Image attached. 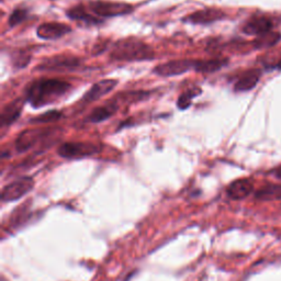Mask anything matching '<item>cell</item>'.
Wrapping results in <instances>:
<instances>
[{
  "label": "cell",
  "mask_w": 281,
  "mask_h": 281,
  "mask_svg": "<svg viewBox=\"0 0 281 281\" xmlns=\"http://www.w3.org/2000/svg\"><path fill=\"white\" fill-rule=\"evenodd\" d=\"M71 88L67 82L56 78H42L33 82L27 88V101L34 108L55 102Z\"/></svg>",
  "instance_id": "cell-1"
},
{
  "label": "cell",
  "mask_w": 281,
  "mask_h": 281,
  "mask_svg": "<svg viewBox=\"0 0 281 281\" xmlns=\"http://www.w3.org/2000/svg\"><path fill=\"white\" fill-rule=\"evenodd\" d=\"M110 57L116 61L140 62L154 59V51L141 40L124 39L113 44Z\"/></svg>",
  "instance_id": "cell-2"
},
{
  "label": "cell",
  "mask_w": 281,
  "mask_h": 281,
  "mask_svg": "<svg viewBox=\"0 0 281 281\" xmlns=\"http://www.w3.org/2000/svg\"><path fill=\"white\" fill-rule=\"evenodd\" d=\"M101 151V146L88 142H66L57 148L60 156L67 159L84 158Z\"/></svg>",
  "instance_id": "cell-3"
},
{
  "label": "cell",
  "mask_w": 281,
  "mask_h": 281,
  "mask_svg": "<svg viewBox=\"0 0 281 281\" xmlns=\"http://www.w3.org/2000/svg\"><path fill=\"white\" fill-rule=\"evenodd\" d=\"M89 8L93 14L99 17H106V18L128 15L132 13L134 9L129 4L106 2V0H96V2H91L89 4Z\"/></svg>",
  "instance_id": "cell-4"
},
{
  "label": "cell",
  "mask_w": 281,
  "mask_h": 281,
  "mask_svg": "<svg viewBox=\"0 0 281 281\" xmlns=\"http://www.w3.org/2000/svg\"><path fill=\"white\" fill-rule=\"evenodd\" d=\"M82 66V61L74 56H54L47 59L39 65L38 71L66 72L75 71Z\"/></svg>",
  "instance_id": "cell-5"
},
{
  "label": "cell",
  "mask_w": 281,
  "mask_h": 281,
  "mask_svg": "<svg viewBox=\"0 0 281 281\" xmlns=\"http://www.w3.org/2000/svg\"><path fill=\"white\" fill-rule=\"evenodd\" d=\"M33 186L34 181L31 177H22V178L17 179L3 189L2 201L9 202L18 200L30 191Z\"/></svg>",
  "instance_id": "cell-6"
},
{
  "label": "cell",
  "mask_w": 281,
  "mask_h": 281,
  "mask_svg": "<svg viewBox=\"0 0 281 281\" xmlns=\"http://www.w3.org/2000/svg\"><path fill=\"white\" fill-rule=\"evenodd\" d=\"M196 66V61L193 60H176L169 61L164 64L156 66L153 72L158 76L163 77H171V76H179L181 74H185L189 71L194 70Z\"/></svg>",
  "instance_id": "cell-7"
},
{
  "label": "cell",
  "mask_w": 281,
  "mask_h": 281,
  "mask_svg": "<svg viewBox=\"0 0 281 281\" xmlns=\"http://www.w3.org/2000/svg\"><path fill=\"white\" fill-rule=\"evenodd\" d=\"M51 130L45 129H29L18 135L16 141V148L19 153H24L30 150L39 141L44 139V136L49 134Z\"/></svg>",
  "instance_id": "cell-8"
},
{
  "label": "cell",
  "mask_w": 281,
  "mask_h": 281,
  "mask_svg": "<svg viewBox=\"0 0 281 281\" xmlns=\"http://www.w3.org/2000/svg\"><path fill=\"white\" fill-rule=\"evenodd\" d=\"M72 31V28L60 22H47L39 26L37 34L40 39L43 40H56L66 36Z\"/></svg>",
  "instance_id": "cell-9"
},
{
  "label": "cell",
  "mask_w": 281,
  "mask_h": 281,
  "mask_svg": "<svg viewBox=\"0 0 281 281\" xmlns=\"http://www.w3.org/2000/svg\"><path fill=\"white\" fill-rule=\"evenodd\" d=\"M118 84L117 80L114 79H103L100 80V82L96 83L95 85H93L87 93L85 94V96L83 97L82 102L83 103H91L94 101H97L98 99L102 98L103 96H106L107 94L110 93V91L116 87Z\"/></svg>",
  "instance_id": "cell-10"
},
{
  "label": "cell",
  "mask_w": 281,
  "mask_h": 281,
  "mask_svg": "<svg viewBox=\"0 0 281 281\" xmlns=\"http://www.w3.org/2000/svg\"><path fill=\"white\" fill-rule=\"evenodd\" d=\"M225 17L224 13L219 9L214 8H208L203 10H199L189 15L186 18H183V21L191 22L194 25H206V24H212V22L221 20Z\"/></svg>",
  "instance_id": "cell-11"
},
{
  "label": "cell",
  "mask_w": 281,
  "mask_h": 281,
  "mask_svg": "<svg viewBox=\"0 0 281 281\" xmlns=\"http://www.w3.org/2000/svg\"><path fill=\"white\" fill-rule=\"evenodd\" d=\"M272 21L267 17H253L243 27V32L249 36H263L271 32Z\"/></svg>",
  "instance_id": "cell-12"
},
{
  "label": "cell",
  "mask_w": 281,
  "mask_h": 281,
  "mask_svg": "<svg viewBox=\"0 0 281 281\" xmlns=\"http://www.w3.org/2000/svg\"><path fill=\"white\" fill-rule=\"evenodd\" d=\"M24 103L25 101L22 99H17L11 103H8V105L3 109L2 116H0V124H2V128L11 125L20 117L22 109H24Z\"/></svg>",
  "instance_id": "cell-13"
},
{
  "label": "cell",
  "mask_w": 281,
  "mask_h": 281,
  "mask_svg": "<svg viewBox=\"0 0 281 281\" xmlns=\"http://www.w3.org/2000/svg\"><path fill=\"white\" fill-rule=\"evenodd\" d=\"M254 189V185L249 179H238L228 186L226 193L233 200H242L248 197Z\"/></svg>",
  "instance_id": "cell-14"
},
{
  "label": "cell",
  "mask_w": 281,
  "mask_h": 281,
  "mask_svg": "<svg viewBox=\"0 0 281 281\" xmlns=\"http://www.w3.org/2000/svg\"><path fill=\"white\" fill-rule=\"evenodd\" d=\"M261 73L259 70H250L244 73L234 86V90L237 93H244V91L251 90L256 87L257 83L259 82Z\"/></svg>",
  "instance_id": "cell-15"
},
{
  "label": "cell",
  "mask_w": 281,
  "mask_h": 281,
  "mask_svg": "<svg viewBox=\"0 0 281 281\" xmlns=\"http://www.w3.org/2000/svg\"><path fill=\"white\" fill-rule=\"evenodd\" d=\"M118 107L113 102L108 103V105L101 106L94 109L89 116L87 117V121L91 123H99L105 121V120L112 117L117 112Z\"/></svg>",
  "instance_id": "cell-16"
},
{
  "label": "cell",
  "mask_w": 281,
  "mask_h": 281,
  "mask_svg": "<svg viewBox=\"0 0 281 281\" xmlns=\"http://www.w3.org/2000/svg\"><path fill=\"white\" fill-rule=\"evenodd\" d=\"M67 16L70 17L72 20L83 21L87 25H98V24H101V22H102L101 19L96 18L95 16H93L91 14H88L87 11H86L84 6H82V5L76 6V7H73L72 9L68 10Z\"/></svg>",
  "instance_id": "cell-17"
},
{
  "label": "cell",
  "mask_w": 281,
  "mask_h": 281,
  "mask_svg": "<svg viewBox=\"0 0 281 281\" xmlns=\"http://www.w3.org/2000/svg\"><path fill=\"white\" fill-rule=\"evenodd\" d=\"M228 63L225 59H213V60H203V61H196V66L194 71L202 73V74H210L220 71L221 68L224 67Z\"/></svg>",
  "instance_id": "cell-18"
},
{
  "label": "cell",
  "mask_w": 281,
  "mask_h": 281,
  "mask_svg": "<svg viewBox=\"0 0 281 281\" xmlns=\"http://www.w3.org/2000/svg\"><path fill=\"white\" fill-rule=\"evenodd\" d=\"M256 198L261 200V201H273V200L281 199V185H274V183H269V185L263 186L259 190L256 192Z\"/></svg>",
  "instance_id": "cell-19"
},
{
  "label": "cell",
  "mask_w": 281,
  "mask_h": 281,
  "mask_svg": "<svg viewBox=\"0 0 281 281\" xmlns=\"http://www.w3.org/2000/svg\"><path fill=\"white\" fill-rule=\"evenodd\" d=\"M200 94H201V89L198 87H193L185 91V93H182L178 98V103H177L178 108L181 109V110H185V109H187L191 105V100L194 98V97L199 96Z\"/></svg>",
  "instance_id": "cell-20"
},
{
  "label": "cell",
  "mask_w": 281,
  "mask_h": 281,
  "mask_svg": "<svg viewBox=\"0 0 281 281\" xmlns=\"http://www.w3.org/2000/svg\"><path fill=\"white\" fill-rule=\"evenodd\" d=\"M63 117L62 112L60 111H49L45 112L43 114H40V116L33 118L30 123L32 124H41V123H51V122H55L59 121V120Z\"/></svg>",
  "instance_id": "cell-21"
},
{
  "label": "cell",
  "mask_w": 281,
  "mask_h": 281,
  "mask_svg": "<svg viewBox=\"0 0 281 281\" xmlns=\"http://www.w3.org/2000/svg\"><path fill=\"white\" fill-rule=\"evenodd\" d=\"M279 39L280 36L278 33L269 32L259 37V39H257L256 44L258 48H268V47H271V45H273L274 43H277L279 41Z\"/></svg>",
  "instance_id": "cell-22"
},
{
  "label": "cell",
  "mask_w": 281,
  "mask_h": 281,
  "mask_svg": "<svg viewBox=\"0 0 281 281\" xmlns=\"http://www.w3.org/2000/svg\"><path fill=\"white\" fill-rule=\"evenodd\" d=\"M28 16V11L26 9H16L13 14H11L10 18L8 20L10 27H15L17 25L21 24Z\"/></svg>",
  "instance_id": "cell-23"
},
{
  "label": "cell",
  "mask_w": 281,
  "mask_h": 281,
  "mask_svg": "<svg viewBox=\"0 0 281 281\" xmlns=\"http://www.w3.org/2000/svg\"><path fill=\"white\" fill-rule=\"evenodd\" d=\"M29 62H30V56H28V55H25V56H19L18 59H17V63H16V66L17 67H26L28 64H29Z\"/></svg>",
  "instance_id": "cell-24"
}]
</instances>
